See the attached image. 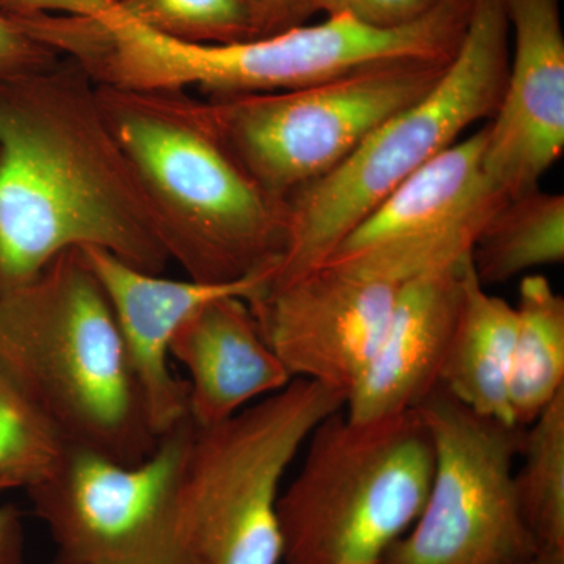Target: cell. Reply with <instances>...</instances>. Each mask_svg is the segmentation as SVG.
<instances>
[{
	"label": "cell",
	"instance_id": "cell-14",
	"mask_svg": "<svg viewBox=\"0 0 564 564\" xmlns=\"http://www.w3.org/2000/svg\"><path fill=\"white\" fill-rule=\"evenodd\" d=\"M101 282L135 375L152 430L159 437L188 417V386L170 367V345L182 323L221 296L258 299L269 276L236 284L172 280L122 262L109 252L82 250Z\"/></svg>",
	"mask_w": 564,
	"mask_h": 564
},
{
	"label": "cell",
	"instance_id": "cell-22",
	"mask_svg": "<svg viewBox=\"0 0 564 564\" xmlns=\"http://www.w3.org/2000/svg\"><path fill=\"white\" fill-rule=\"evenodd\" d=\"M143 28L192 44L245 43L254 40L247 0H115Z\"/></svg>",
	"mask_w": 564,
	"mask_h": 564
},
{
	"label": "cell",
	"instance_id": "cell-27",
	"mask_svg": "<svg viewBox=\"0 0 564 564\" xmlns=\"http://www.w3.org/2000/svg\"><path fill=\"white\" fill-rule=\"evenodd\" d=\"M522 564H564V558H556V556L541 555L533 556L532 560Z\"/></svg>",
	"mask_w": 564,
	"mask_h": 564
},
{
	"label": "cell",
	"instance_id": "cell-24",
	"mask_svg": "<svg viewBox=\"0 0 564 564\" xmlns=\"http://www.w3.org/2000/svg\"><path fill=\"white\" fill-rule=\"evenodd\" d=\"M62 58L43 41L25 32L14 18L0 11V80L44 73Z\"/></svg>",
	"mask_w": 564,
	"mask_h": 564
},
{
	"label": "cell",
	"instance_id": "cell-23",
	"mask_svg": "<svg viewBox=\"0 0 564 564\" xmlns=\"http://www.w3.org/2000/svg\"><path fill=\"white\" fill-rule=\"evenodd\" d=\"M443 0H317V11L326 17L347 14L377 29H399L432 13Z\"/></svg>",
	"mask_w": 564,
	"mask_h": 564
},
{
	"label": "cell",
	"instance_id": "cell-20",
	"mask_svg": "<svg viewBox=\"0 0 564 564\" xmlns=\"http://www.w3.org/2000/svg\"><path fill=\"white\" fill-rule=\"evenodd\" d=\"M519 459L516 496L538 554L564 558V392L525 426Z\"/></svg>",
	"mask_w": 564,
	"mask_h": 564
},
{
	"label": "cell",
	"instance_id": "cell-16",
	"mask_svg": "<svg viewBox=\"0 0 564 564\" xmlns=\"http://www.w3.org/2000/svg\"><path fill=\"white\" fill-rule=\"evenodd\" d=\"M170 356L187 370L188 415L202 429L228 421L293 380L243 296L199 307L177 329Z\"/></svg>",
	"mask_w": 564,
	"mask_h": 564
},
{
	"label": "cell",
	"instance_id": "cell-21",
	"mask_svg": "<svg viewBox=\"0 0 564 564\" xmlns=\"http://www.w3.org/2000/svg\"><path fill=\"white\" fill-rule=\"evenodd\" d=\"M66 447L57 426L0 370V484L39 485L54 473Z\"/></svg>",
	"mask_w": 564,
	"mask_h": 564
},
{
	"label": "cell",
	"instance_id": "cell-10",
	"mask_svg": "<svg viewBox=\"0 0 564 564\" xmlns=\"http://www.w3.org/2000/svg\"><path fill=\"white\" fill-rule=\"evenodd\" d=\"M193 433L188 415L137 464L68 444L54 473L28 489L57 564H180L174 502Z\"/></svg>",
	"mask_w": 564,
	"mask_h": 564
},
{
	"label": "cell",
	"instance_id": "cell-4",
	"mask_svg": "<svg viewBox=\"0 0 564 564\" xmlns=\"http://www.w3.org/2000/svg\"><path fill=\"white\" fill-rule=\"evenodd\" d=\"M508 33L502 0H473L462 46L432 90L375 129L332 173L289 196L291 239L269 284L321 265L397 185L469 126L491 120L507 82Z\"/></svg>",
	"mask_w": 564,
	"mask_h": 564
},
{
	"label": "cell",
	"instance_id": "cell-1",
	"mask_svg": "<svg viewBox=\"0 0 564 564\" xmlns=\"http://www.w3.org/2000/svg\"><path fill=\"white\" fill-rule=\"evenodd\" d=\"M69 250L106 251L150 273L170 263L96 85L63 57L0 80V293Z\"/></svg>",
	"mask_w": 564,
	"mask_h": 564
},
{
	"label": "cell",
	"instance_id": "cell-13",
	"mask_svg": "<svg viewBox=\"0 0 564 564\" xmlns=\"http://www.w3.org/2000/svg\"><path fill=\"white\" fill-rule=\"evenodd\" d=\"M514 33L502 99L488 126L485 170L508 199L540 187L564 150L560 0H502Z\"/></svg>",
	"mask_w": 564,
	"mask_h": 564
},
{
	"label": "cell",
	"instance_id": "cell-9",
	"mask_svg": "<svg viewBox=\"0 0 564 564\" xmlns=\"http://www.w3.org/2000/svg\"><path fill=\"white\" fill-rule=\"evenodd\" d=\"M434 464L414 525L381 564H522L538 555L516 496L524 429L477 414L437 386L417 408Z\"/></svg>",
	"mask_w": 564,
	"mask_h": 564
},
{
	"label": "cell",
	"instance_id": "cell-11",
	"mask_svg": "<svg viewBox=\"0 0 564 564\" xmlns=\"http://www.w3.org/2000/svg\"><path fill=\"white\" fill-rule=\"evenodd\" d=\"M486 137L485 124L408 176L321 265L402 284L469 258L508 202L486 173Z\"/></svg>",
	"mask_w": 564,
	"mask_h": 564
},
{
	"label": "cell",
	"instance_id": "cell-8",
	"mask_svg": "<svg viewBox=\"0 0 564 564\" xmlns=\"http://www.w3.org/2000/svg\"><path fill=\"white\" fill-rule=\"evenodd\" d=\"M451 63L384 62L295 90L202 98L203 113L252 180L288 199L423 98Z\"/></svg>",
	"mask_w": 564,
	"mask_h": 564
},
{
	"label": "cell",
	"instance_id": "cell-17",
	"mask_svg": "<svg viewBox=\"0 0 564 564\" xmlns=\"http://www.w3.org/2000/svg\"><path fill=\"white\" fill-rule=\"evenodd\" d=\"M485 288L467 259L462 304L440 386L475 413L514 425L508 384L518 315L513 304Z\"/></svg>",
	"mask_w": 564,
	"mask_h": 564
},
{
	"label": "cell",
	"instance_id": "cell-18",
	"mask_svg": "<svg viewBox=\"0 0 564 564\" xmlns=\"http://www.w3.org/2000/svg\"><path fill=\"white\" fill-rule=\"evenodd\" d=\"M514 307L508 403L511 422L525 429L564 392V296L547 278L529 274Z\"/></svg>",
	"mask_w": 564,
	"mask_h": 564
},
{
	"label": "cell",
	"instance_id": "cell-19",
	"mask_svg": "<svg viewBox=\"0 0 564 564\" xmlns=\"http://www.w3.org/2000/svg\"><path fill=\"white\" fill-rule=\"evenodd\" d=\"M564 261V196L540 187L508 199L485 226L473 252L484 285L502 284Z\"/></svg>",
	"mask_w": 564,
	"mask_h": 564
},
{
	"label": "cell",
	"instance_id": "cell-25",
	"mask_svg": "<svg viewBox=\"0 0 564 564\" xmlns=\"http://www.w3.org/2000/svg\"><path fill=\"white\" fill-rule=\"evenodd\" d=\"M254 40L269 39L306 24L317 13V0H247Z\"/></svg>",
	"mask_w": 564,
	"mask_h": 564
},
{
	"label": "cell",
	"instance_id": "cell-5",
	"mask_svg": "<svg viewBox=\"0 0 564 564\" xmlns=\"http://www.w3.org/2000/svg\"><path fill=\"white\" fill-rule=\"evenodd\" d=\"M278 499L284 564H381L421 514L434 452L417 411L356 423L343 410L307 437Z\"/></svg>",
	"mask_w": 564,
	"mask_h": 564
},
{
	"label": "cell",
	"instance_id": "cell-26",
	"mask_svg": "<svg viewBox=\"0 0 564 564\" xmlns=\"http://www.w3.org/2000/svg\"><path fill=\"white\" fill-rule=\"evenodd\" d=\"M10 489L0 484V492ZM22 525L20 511L13 507H0V564H22Z\"/></svg>",
	"mask_w": 564,
	"mask_h": 564
},
{
	"label": "cell",
	"instance_id": "cell-3",
	"mask_svg": "<svg viewBox=\"0 0 564 564\" xmlns=\"http://www.w3.org/2000/svg\"><path fill=\"white\" fill-rule=\"evenodd\" d=\"M0 370L70 445L122 464L158 447L109 300L82 250L0 293Z\"/></svg>",
	"mask_w": 564,
	"mask_h": 564
},
{
	"label": "cell",
	"instance_id": "cell-12",
	"mask_svg": "<svg viewBox=\"0 0 564 564\" xmlns=\"http://www.w3.org/2000/svg\"><path fill=\"white\" fill-rule=\"evenodd\" d=\"M399 288L317 265L267 285L248 304L292 378L347 400L380 344Z\"/></svg>",
	"mask_w": 564,
	"mask_h": 564
},
{
	"label": "cell",
	"instance_id": "cell-2",
	"mask_svg": "<svg viewBox=\"0 0 564 564\" xmlns=\"http://www.w3.org/2000/svg\"><path fill=\"white\" fill-rule=\"evenodd\" d=\"M170 262L188 280L236 284L273 276L291 239L288 199L262 188L188 91L98 87Z\"/></svg>",
	"mask_w": 564,
	"mask_h": 564
},
{
	"label": "cell",
	"instance_id": "cell-7",
	"mask_svg": "<svg viewBox=\"0 0 564 564\" xmlns=\"http://www.w3.org/2000/svg\"><path fill=\"white\" fill-rule=\"evenodd\" d=\"M473 0H443L423 20L377 29L347 14L245 43L192 44L148 33L133 69L152 91L198 90L202 98L295 90L393 61L452 62Z\"/></svg>",
	"mask_w": 564,
	"mask_h": 564
},
{
	"label": "cell",
	"instance_id": "cell-6",
	"mask_svg": "<svg viewBox=\"0 0 564 564\" xmlns=\"http://www.w3.org/2000/svg\"><path fill=\"white\" fill-rule=\"evenodd\" d=\"M344 393L293 378L218 425L195 423L174 502L180 564H280L282 478Z\"/></svg>",
	"mask_w": 564,
	"mask_h": 564
},
{
	"label": "cell",
	"instance_id": "cell-15",
	"mask_svg": "<svg viewBox=\"0 0 564 564\" xmlns=\"http://www.w3.org/2000/svg\"><path fill=\"white\" fill-rule=\"evenodd\" d=\"M469 258L400 284L380 344L345 400L348 421L369 423L408 413L440 386Z\"/></svg>",
	"mask_w": 564,
	"mask_h": 564
}]
</instances>
